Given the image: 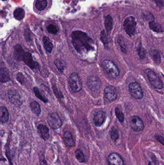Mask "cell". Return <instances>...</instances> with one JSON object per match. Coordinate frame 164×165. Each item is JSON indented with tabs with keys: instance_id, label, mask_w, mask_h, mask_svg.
Instances as JSON below:
<instances>
[{
	"instance_id": "cell-1",
	"label": "cell",
	"mask_w": 164,
	"mask_h": 165,
	"mask_svg": "<svg viewBox=\"0 0 164 165\" xmlns=\"http://www.w3.org/2000/svg\"><path fill=\"white\" fill-rule=\"evenodd\" d=\"M71 38L73 46L79 53H84L94 49L92 40L85 32L75 31L72 32Z\"/></svg>"
},
{
	"instance_id": "cell-2",
	"label": "cell",
	"mask_w": 164,
	"mask_h": 165,
	"mask_svg": "<svg viewBox=\"0 0 164 165\" xmlns=\"http://www.w3.org/2000/svg\"><path fill=\"white\" fill-rule=\"evenodd\" d=\"M52 0H35L33 10L39 15H44L49 11L51 7Z\"/></svg>"
},
{
	"instance_id": "cell-3",
	"label": "cell",
	"mask_w": 164,
	"mask_h": 165,
	"mask_svg": "<svg viewBox=\"0 0 164 165\" xmlns=\"http://www.w3.org/2000/svg\"><path fill=\"white\" fill-rule=\"evenodd\" d=\"M103 66L109 77L116 78L119 74V70L115 63L109 59H105L103 62Z\"/></svg>"
},
{
	"instance_id": "cell-4",
	"label": "cell",
	"mask_w": 164,
	"mask_h": 165,
	"mask_svg": "<svg viewBox=\"0 0 164 165\" xmlns=\"http://www.w3.org/2000/svg\"><path fill=\"white\" fill-rule=\"evenodd\" d=\"M69 83L73 92H78L82 89V82L77 73H73L71 74L69 78Z\"/></svg>"
},
{
	"instance_id": "cell-5",
	"label": "cell",
	"mask_w": 164,
	"mask_h": 165,
	"mask_svg": "<svg viewBox=\"0 0 164 165\" xmlns=\"http://www.w3.org/2000/svg\"><path fill=\"white\" fill-rule=\"evenodd\" d=\"M145 72L150 82L154 88L157 89H161L163 88V82L154 71L148 69L146 70Z\"/></svg>"
},
{
	"instance_id": "cell-6",
	"label": "cell",
	"mask_w": 164,
	"mask_h": 165,
	"mask_svg": "<svg viewBox=\"0 0 164 165\" xmlns=\"http://www.w3.org/2000/svg\"><path fill=\"white\" fill-rule=\"evenodd\" d=\"M129 90L132 97L136 99H141L144 97V92L141 85L137 82H131L129 86Z\"/></svg>"
},
{
	"instance_id": "cell-7",
	"label": "cell",
	"mask_w": 164,
	"mask_h": 165,
	"mask_svg": "<svg viewBox=\"0 0 164 165\" xmlns=\"http://www.w3.org/2000/svg\"><path fill=\"white\" fill-rule=\"evenodd\" d=\"M136 22L134 17L130 16L126 18L124 22V28L129 36H134L135 32Z\"/></svg>"
},
{
	"instance_id": "cell-8",
	"label": "cell",
	"mask_w": 164,
	"mask_h": 165,
	"mask_svg": "<svg viewBox=\"0 0 164 165\" xmlns=\"http://www.w3.org/2000/svg\"><path fill=\"white\" fill-rule=\"evenodd\" d=\"M130 125L131 129L135 132H140L144 128V122L140 117L138 116H134L130 119Z\"/></svg>"
},
{
	"instance_id": "cell-9",
	"label": "cell",
	"mask_w": 164,
	"mask_h": 165,
	"mask_svg": "<svg viewBox=\"0 0 164 165\" xmlns=\"http://www.w3.org/2000/svg\"><path fill=\"white\" fill-rule=\"evenodd\" d=\"M47 122L49 125L54 129H59L62 125L61 120L56 113L49 114L47 117Z\"/></svg>"
},
{
	"instance_id": "cell-10",
	"label": "cell",
	"mask_w": 164,
	"mask_h": 165,
	"mask_svg": "<svg viewBox=\"0 0 164 165\" xmlns=\"http://www.w3.org/2000/svg\"><path fill=\"white\" fill-rule=\"evenodd\" d=\"M87 85L91 91H98L99 90L101 86V82L97 77L92 75L88 78Z\"/></svg>"
},
{
	"instance_id": "cell-11",
	"label": "cell",
	"mask_w": 164,
	"mask_h": 165,
	"mask_svg": "<svg viewBox=\"0 0 164 165\" xmlns=\"http://www.w3.org/2000/svg\"><path fill=\"white\" fill-rule=\"evenodd\" d=\"M8 97L9 100L16 106H20L22 104L20 96L16 90L10 89L8 90Z\"/></svg>"
},
{
	"instance_id": "cell-12",
	"label": "cell",
	"mask_w": 164,
	"mask_h": 165,
	"mask_svg": "<svg viewBox=\"0 0 164 165\" xmlns=\"http://www.w3.org/2000/svg\"><path fill=\"white\" fill-rule=\"evenodd\" d=\"M108 161L109 165H125L121 156L116 153H111L108 156Z\"/></svg>"
},
{
	"instance_id": "cell-13",
	"label": "cell",
	"mask_w": 164,
	"mask_h": 165,
	"mask_svg": "<svg viewBox=\"0 0 164 165\" xmlns=\"http://www.w3.org/2000/svg\"><path fill=\"white\" fill-rule=\"evenodd\" d=\"M23 61L25 64L31 69L34 70L37 69H39V64L38 63L33 61L32 55L30 53L27 52L25 53Z\"/></svg>"
},
{
	"instance_id": "cell-14",
	"label": "cell",
	"mask_w": 164,
	"mask_h": 165,
	"mask_svg": "<svg viewBox=\"0 0 164 165\" xmlns=\"http://www.w3.org/2000/svg\"><path fill=\"white\" fill-rule=\"evenodd\" d=\"M106 119V114L103 111H99L96 113L94 118L95 125L97 127L101 126Z\"/></svg>"
},
{
	"instance_id": "cell-15",
	"label": "cell",
	"mask_w": 164,
	"mask_h": 165,
	"mask_svg": "<svg viewBox=\"0 0 164 165\" xmlns=\"http://www.w3.org/2000/svg\"><path fill=\"white\" fill-rule=\"evenodd\" d=\"M105 97L109 100H113L116 99L117 92L116 88L112 85H108L105 89Z\"/></svg>"
},
{
	"instance_id": "cell-16",
	"label": "cell",
	"mask_w": 164,
	"mask_h": 165,
	"mask_svg": "<svg viewBox=\"0 0 164 165\" xmlns=\"http://www.w3.org/2000/svg\"><path fill=\"white\" fill-rule=\"evenodd\" d=\"M63 140L65 145L67 147H72L75 146V142L70 131H66L63 136Z\"/></svg>"
},
{
	"instance_id": "cell-17",
	"label": "cell",
	"mask_w": 164,
	"mask_h": 165,
	"mask_svg": "<svg viewBox=\"0 0 164 165\" xmlns=\"http://www.w3.org/2000/svg\"><path fill=\"white\" fill-rule=\"evenodd\" d=\"M25 55L24 49L20 44H16L14 47V56L19 61H23Z\"/></svg>"
},
{
	"instance_id": "cell-18",
	"label": "cell",
	"mask_w": 164,
	"mask_h": 165,
	"mask_svg": "<svg viewBox=\"0 0 164 165\" xmlns=\"http://www.w3.org/2000/svg\"><path fill=\"white\" fill-rule=\"evenodd\" d=\"M38 133L44 140H47L49 137V129L44 125H39L38 127Z\"/></svg>"
},
{
	"instance_id": "cell-19",
	"label": "cell",
	"mask_w": 164,
	"mask_h": 165,
	"mask_svg": "<svg viewBox=\"0 0 164 165\" xmlns=\"http://www.w3.org/2000/svg\"><path fill=\"white\" fill-rule=\"evenodd\" d=\"M10 80L9 71L5 67H0V82L6 83Z\"/></svg>"
},
{
	"instance_id": "cell-20",
	"label": "cell",
	"mask_w": 164,
	"mask_h": 165,
	"mask_svg": "<svg viewBox=\"0 0 164 165\" xmlns=\"http://www.w3.org/2000/svg\"><path fill=\"white\" fill-rule=\"evenodd\" d=\"M9 112L6 107H0V122L4 123L7 122L9 119Z\"/></svg>"
},
{
	"instance_id": "cell-21",
	"label": "cell",
	"mask_w": 164,
	"mask_h": 165,
	"mask_svg": "<svg viewBox=\"0 0 164 165\" xmlns=\"http://www.w3.org/2000/svg\"><path fill=\"white\" fill-rule=\"evenodd\" d=\"M14 17L17 21H22L25 16V11L23 8L18 7L14 11Z\"/></svg>"
},
{
	"instance_id": "cell-22",
	"label": "cell",
	"mask_w": 164,
	"mask_h": 165,
	"mask_svg": "<svg viewBox=\"0 0 164 165\" xmlns=\"http://www.w3.org/2000/svg\"><path fill=\"white\" fill-rule=\"evenodd\" d=\"M43 46L46 51L51 53L53 48V44L51 41L50 39L48 36H43Z\"/></svg>"
},
{
	"instance_id": "cell-23",
	"label": "cell",
	"mask_w": 164,
	"mask_h": 165,
	"mask_svg": "<svg viewBox=\"0 0 164 165\" xmlns=\"http://www.w3.org/2000/svg\"><path fill=\"white\" fill-rule=\"evenodd\" d=\"M149 53L153 61L156 64H159L161 62V56L159 52L156 50H152Z\"/></svg>"
},
{
	"instance_id": "cell-24",
	"label": "cell",
	"mask_w": 164,
	"mask_h": 165,
	"mask_svg": "<svg viewBox=\"0 0 164 165\" xmlns=\"http://www.w3.org/2000/svg\"><path fill=\"white\" fill-rule=\"evenodd\" d=\"M105 29L108 32L112 30L113 27V19L110 15H107L105 18Z\"/></svg>"
},
{
	"instance_id": "cell-25",
	"label": "cell",
	"mask_w": 164,
	"mask_h": 165,
	"mask_svg": "<svg viewBox=\"0 0 164 165\" xmlns=\"http://www.w3.org/2000/svg\"><path fill=\"white\" fill-rule=\"evenodd\" d=\"M31 110L34 114L37 115H39L41 113V110L40 104L36 101H33L30 104Z\"/></svg>"
},
{
	"instance_id": "cell-26",
	"label": "cell",
	"mask_w": 164,
	"mask_h": 165,
	"mask_svg": "<svg viewBox=\"0 0 164 165\" xmlns=\"http://www.w3.org/2000/svg\"><path fill=\"white\" fill-rule=\"evenodd\" d=\"M150 28L152 30H153L154 32H163V30L161 25L159 24L155 23V22L152 21L149 22Z\"/></svg>"
},
{
	"instance_id": "cell-27",
	"label": "cell",
	"mask_w": 164,
	"mask_h": 165,
	"mask_svg": "<svg viewBox=\"0 0 164 165\" xmlns=\"http://www.w3.org/2000/svg\"><path fill=\"white\" fill-rule=\"evenodd\" d=\"M75 156L77 160L80 163H84L85 162L84 155L80 149H77L76 151Z\"/></svg>"
},
{
	"instance_id": "cell-28",
	"label": "cell",
	"mask_w": 164,
	"mask_h": 165,
	"mask_svg": "<svg viewBox=\"0 0 164 165\" xmlns=\"http://www.w3.org/2000/svg\"><path fill=\"white\" fill-rule=\"evenodd\" d=\"M33 90H34V92L36 96L39 99L41 100V101H43L45 103H46L48 102V99L42 95V94L41 93L39 89L38 88L35 87V88H33Z\"/></svg>"
},
{
	"instance_id": "cell-29",
	"label": "cell",
	"mask_w": 164,
	"mask_h": 165,
	"mask_svg": "<svg viewBox=\"0 0 164 165\" xmlns=\"http://www.w3.org/2000/svg\"><path fill=\"white\" fill-rule=\"evenodd\" d=\"M46 29L47 32L51 34H56L58 32V28L56 26V25L52 23L47 25Z\"/></svg>"
},
{
	"instance_id": "cell-30",
	"label": "cell",
	"mask_w": 164,
	"mask_h": 165,
	"mask_svg": "<svg viewBox=\"0 0 164 165\" xmlns=\"http://www.w3.org/2000/svg\"><path fill=\"white\" fill-rule=\"evenodd\" d=\"M115 113L116 117L119 120V121L121 123L123 122L124 120V115L122 112V110L119 107H116L115 109Z\"/></svg>"
},
{
	"instance_id": "cell-31",
	"label": "cell",
	"mask_w": 164,
	"mask_h": 165,
	"mask_svg": "<svg viewBox=\"0 0 164 165\" xmlns=\"http://www.w3.org/2000/svg\"><path fill=\"white\" fill-rule=\"evenodd\" d=\"M110 136L111 138L112 139L113 141H116L117 140V139L119 138V133L118 130L115 128L113 127L111 130L110 132Z\"/></svg>"
},
{
	"instance_id": "cell-32",
	"label": "cell",
	"mask_w": 164,
	"mask_h": 165,
	"mask_svg": "<svg viewBox=\"0 0 164 165\" xmlns=\"http://www.w3.org/2000/svg\"><path fill=\"white\" fill-rule=\"evenodd\" d=\"M55 64L57 67V69L60 72H63L65 69V63L60 59H56L54 62Z\"/></svg>"
},
{
	"instance_id": "cell-33",
	"label": "cell",
	"mask_w": 164,
	"mask_h": 165,
	"mask_svg": "<svg viewBox=\"0 0 164 165\" xmlns=\"http://www.w3.org/2000/svg\"><path fill=\"white\" fill-rule=\"evenodd\" d=\"M137 51H138V54L140 58L143 59L145 56V50L142 47L141 44H140V46L138 47Z\"/></svg>"
},
{
	"instance_id": "cell-34",
	"label": "cell",
	"mask_w": 164,
	"mask_h": 165,
	"mask_svg": "<svg viewBox=\"0 0 164 165\" xmlns=\"http://www.w3.org/2000/svg\"><path fill=\"white\" fill-rule=\"evenodd\" d=\"M16 79L21 84H23V83H24V77L22 73H17Z\"/></svg>"
},
{
	"instance_id": "cell-35",
	"label": "cell",
	"mask_w": 164,
	"mask_h": 165,
	"mask_svg": "<svg viewBox=\"0 0 164 165\" xmlns=\"http://www.w3.org/2000/svg\"><path fill=\"white\" fill-rule=\"evenodd\" d=\"M40 163H41V165H47L43 155H41V156L40 157Z\"/></svg>"
},
{
	"instance_id": "cell-36",
	"label": "cell",
	"mask_w": 164,
	"mask_h": 165,
	"mask_svg": "<svg viewBox=\"0 0 164 165\" xmlns=\"http://www.w3.org/2000/svg\"><path fill=\"white\" fill-rule=\"evenodd\" d=\"M105 31H102V32L101 33V39L102 41L104 43H106V36L105 35Z\"/></svg>"
},
{
	"instance_id": "cell-37",
	"label": "cell",
	"mask_w": 164,
	"mask_h": 165,
	"mask_svg": "<svg viewBox=\"0 0 164 165\" xmlns=\"http://www.w3.org/2000/svg\"><path fill=\"white\" fill-rule=\"evenodd\" d=\"M155 138L158 141H159L160 143L162 144V145H164V138L163 137H161V136H155Z\"/></svg>"
},
{
	"instance_id": "cell-38",
	"label": "cell",
	"mask_w": 164,
	"mask_h": 165,
	"mask_svg": "<svg viewBox=\"0 0 164 165\" xmlns=\"http://www.w3.org/2000/svg\"><path fill=\"white\" fill-rule=\"evenodd\" d=\"M148 165H153V164L151 162H150L149 163V164H148Z\"/></svg>"
},
{
	"instance_id": "cell-39",
	"label": "cell",
	"mask_w": 164,
	"mask_h": 165,
	"mask_svg": "<svg viewBox=\"0 0 164 165\" xmlns=\"http://www.w3.org/2000/svg\"><path fill=\"white\" fill-rule=\"evenodd\" d=\"M2 1H7V0H2Z\"/></svg>"
}]
</instances>
